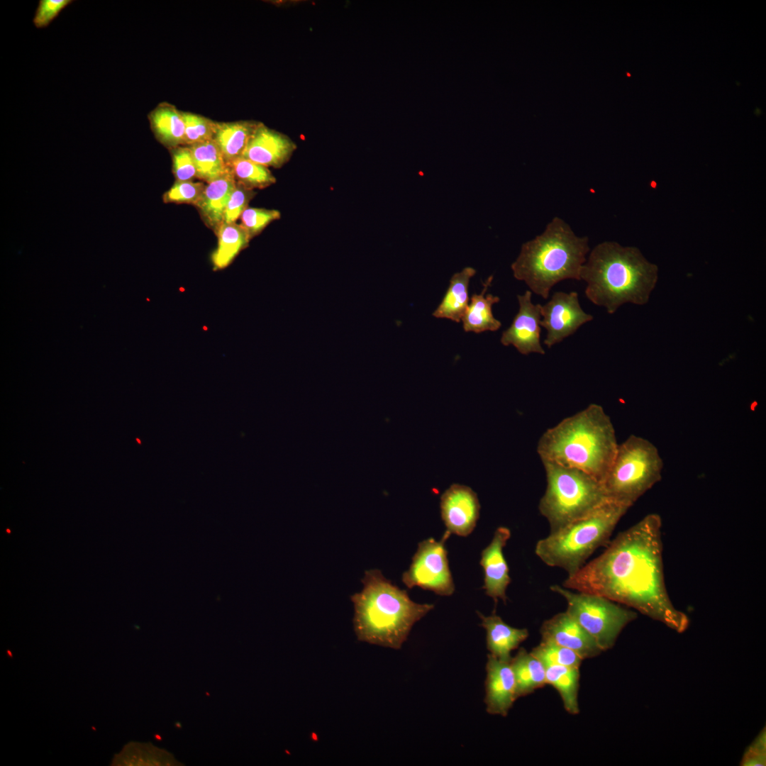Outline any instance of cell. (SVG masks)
<instances>
[{"instance_id":"6da1fadb","label":"cell","mask_w":766,"mask_h":766,"mask_svg":"<svg viewBox=\"0 0 766 766\" xmlns=\"http://www.w3.org/2000/svg\"><path fill=\"white\" fill-rule=\"evenodd\" d=\"M662 519L650 514L619 533L599 556L568 575L563 587L633 608L677 633L689 624L671 601L662 562Z\"/></svg>"},{"instance_id":"7a4b0ae2","label":"cell","mask_w":766,"mask_h":766,"mask_svg":"<svg viewBox=\"0 0 766 766\" xmlns=\"http://www.w3.org/2000/svg\"><path fill=\"white\" fill-rule=\"evenodd\" d=\"M618 445L609 416L602 406L591 404L545 431L537 453L543 462L580 470L602 483Z\"/></svg>"},{"instance_id":"3957f363","label":"cell","mask_w":766,"mask_h":766,"mask_svg":"<svg viewBox=\"0 0 766 766\" xmlns=\"http://www.w3.org/2000/svg\"><path fill=\"white\" fill-rule=\"evenodd\" d=\"M657 267L635 247L603 242L591 251L580 273L585 296L614 313L623 304H646L657 280Z\"/></svg>"},{"instance_id":"277c9868","label":"cell","mask_w":766,"mask_h":766,"mask_svg":"<svg viewBox=\"0 0 766 766\" xmlns=\"http://www.w3.org/2000/svg\"><path fill=\"white\" fill-rule=\"evenodd\" d=\"M362 583V591L350 597L357 640L399 650L413 626L434 605L413 601L406 590L393 584L378 569L366 570Z\"/></svg>"},{"instance_id":"5b68a950","label":"cell","mask_w":766,"mask_h":766,"mask_svg":"<svg viewBox=\"0 0 766 766\" xmlns=\"http://www.w3.org/2000/svg\"><path fill=\"white\" fill-rule=\"evenodd\" d=\"M589 251L588 238L577 236L564 220L555 217L540 235L522 245L511 267L516 279L547 299L560 282L581 280Z\"/></svg>"},{"instance_id":"8992f818","label":"cell","mask_w":766,"mask_h":766,"mask_svg":"<svg viewBox=\"0 0 766 766\" xmlns=\"http://www.w3.org/2000/svg\"><path fill=\"white\" fill-rule=\"evenodd\" d=\"M628 506L609 500L589 514L550 532L535 545V555L547 565L577 572L610 537Z\"/></svg>"},{"instance_id":"52a82bcc","label":"cell","mask_w":766,"mask_h":766,"mask_svg":"<svg viewBox=\"0 0 766 766\" xmlns=\"http://www.w3.org/2000/svg\"><path fill=\"white\" fill-rule=\"evenodd\" d=\"M546 489L538 509L555 531L581 518L609 501L603 484L590 474L575 468L543 462Z\"/></svg>"},{"instance_id":"ba28073f","label":"cell","mask_w":766,"mask_h":766,"mask_svg":"<svg viewBox=\"0 0 766 766\" xmlns=\"http://www.w3.org/2000/svg\"><path fill=\"white\" fill-rule=\"evenodd\" d=\"M662 460L648 440L630 435L617 450L602 484L609 500L629 508L662 478Z\"/></svg>"},{"instance_id":"9c48e42d","label":"cell","mask_w":766,"mask_h":766,"mask_svg":"<svg viewBox=\"0 0 766 766\" xmlns=\"http://www.w3.org/2000/svg\"><path fill=\"white\" fill-rule=\"evenodd\" d=\"M567 601L566 611L593 638L602 652L610 650L623 629L637 618L634 611L606 597L553 585Z\"/></svg>"},{"instance_id":"30bf717a","label":"cell","mask_w":766,"mask_h":766,"mask_svg":"<svg viewBox=\"0 0 766 766\" xmlns=\"http://www.w3.org/2000/svg\"><path fill=\"white\" fill-rule=\"evenodd\" d=\"M450 535L446 531L440 540L429 538L418 543L409 569L402 574L408 588L418 587L440 596L453 594L455 584L445 545Z\"/></svg>"},{"instance_id":"8fae6325","label":"cell","mask_w":766,"mask_h":766,"mask_svg":"<svg viewBox=\"0 0 766 766\" xmlns=\"http://www.w3.org/2000/svg\"><path fill=\"white\" fill-rule=\"evenodd\" d=\"M540 326L547 331L543 343L549 348L593 319L592 315L582 309L576 292H555L550 300L540 305Z\"/></svg>"},{"instance_id":"7c38bea8","label":"cell","mask_w":766,"mask_h":766,"mask_svg":"<svg viewBox=\"0 0 766 766\" xmlns=\"http://www.w3.org/2000/svg\"><path fill=\"white\" fill-rule=\"evenodd\" d=\"M531 298L530 290L517 295L518 311L511 326L503 331L500 341L504 346L513 345L523 355H544L545 351L540 339V304H534Z\"/></svg>"},{"instance_id":"4fadbf2b","label":"cell","mask_w":766,"mask_h":766,"mask_svg":"<svg viewBox=\"0 0 766 766\" xmlns=\"http://www.w3.org/2000/svg\"><path fill=\"white\" fill-rule=\"evenodd\" d=\"M442 520L450 534L466 537L474 529L479 517L480 504L469 487L453 484L440 496Z\"/></svg>"},{"instance_id":"5bb4252c","label":"cell","mask_w":766,"mask_h":766,"mask_svg":"<svg viewBox=\"0 0 766 766\" xmlns=\"http://www.w3.org/2000/svg\"><path fill=\"white\" fill-rule=\"evenodd\" d=\"M510 660L487 655L484 703L486 711L489 714L506 716L518 699Z\"/></svg>"},{"instance_id":"9a60e30c","label":"cell","mask_w":766,"mask_h":766,"mask_svg":"<svg viewBox=\"0 0 766 766\" xmlns=\"http://www.w3.org/2000/svg\"><path fill=\"white\" fill-rule=\"evenodd\" d=\"M540 633L541 640L569 648L582 660L596 657L602 653L593 638L566 611L545 620Z\"/></svg>"},{"instance_id":"2e32d148","label":"cell","mask_w":766,"mask_h":766,"mask_svg":"<svg viewBox=\"0 0 766 766\" xmlns=\"http://www.w3.org/2000/svg\"><path fill=\"white\" fill-rule=\"evenodd\" d=\"M296 149V145L287 135L259 122L241 157L267 167L280 168Z\"/></svg>"},{"instance_id":"e0dca14e","label":"cell","mask_w":766,"mask_h":766,"mask_svg":"<svg viewBox=\"0 0 766 766\" xmlns=\"http://www.w3.org/2000/svg\"><path fill=\"white\" fill-rule=\"evenodd\" d=\"M511 537L506 527H499L490 543L482 551L480 565L484 570L485 594L496 604L499 599L506 601V589L511 582L509 567L504 556L503 548Z\"/></svg>"},{"instance_id":"ac0fdd59","label":"cell","mask_w":766,"mask_h":766,"mask_svg":"<svg viewBox=\"0 0 766 766\" xmlns=\"http://www.w3.org/2000/svg\"><path fill=\"white\" fill-rule=\"evenodd\" d=\"M477 613L481 619V626L486 631L489 654L501 660H510L511 651L518 648L528 638V631L508 625L496 614L487 616L479 611Z\"/></svg>"},{"instance_id":"d6986e66","label":"cell","mask_w":766,"mask_h":766,"mask_svg":"<svg viewBox=\"0 0 766 766\" xmlns=\"http://www.w3.org/2000/svg\"><path fill=\"white\" fill-rule=\"evenodd\" d=\"M235 184L231 172L207 183L199 200L194 205L205 224L214 233L223 223L227 202Z\"/></svg>"},{"instance_id":"ffe728a7","label":"cell","mask_w":766,"mask_h":766,"mask_svg":"<svg viewBox=\"0 0 766 766\" xmlns=\"http://www.w3.org/2000/svg\"><path fill=\"white\" fill-rule=\"evenodd\" d=\"M476 270L466 267L455 273L450 279L448 289L433 316L438 318H447L456 323L462 318L469 305L468 287Z\"/></svg>"},{"instance_id":"44dd1931","label":"cell","mask_w":766,"mask_h":766,"mask_svg":"<svg viewBox=\"0 0 766 766\" xmlns=\"http://www.w3.org/2000/svg\"><path fill=\"white\" fill-rule=\"evenodd\" d=\"M155 138L167 148L184 145L185 125L182 112L173 106L161 103L148 114Z\"/></svg>"},{"instance_id":"7402d4cb","label":"cell","mask_w":766,"mask_h":766,"mask_svg":"<svg viewBox=\"0 0 766 766\" xmlns=\"http://www.w3.org/2000/svg\"><path fill=\"white\" fill-rule=\"evenodd\" d=\"M492 276L483 283V289L480 294H474L470 303L462 318L463 329L465 332L479 333L484 331H496L501 326V323L495 318L492 313V306L498 303L500 299L497 296L485 293L492 281Z\"/></svg>"},{"instance_id":"603a6c76","label":"cell","mask_w":766,"mask_h":766,"mask_svg":"<svg viewBox=\"0 0 766 766\" xmlns=\"http://www.w3.org/2000/svg\"><path fill=\"white\" fill-rule=\"evenodd\" d=\"M259 122H216L213 140L229 165L242 157L248 143Z\"/></svg>"},{"instance_id":"cb8c5ba5","label":"cell","mask_w":766,"mask_h":766,"mask_svg":"<svg viewBox=\"0 0 766 766\" xmlns=\"http://www.w3.org/2000/svg\"><path fill=\"white\" fill-rule=\"evenodd\" d=\"M516 685L517 698L533 693L543 687L546 683L543 664L531 652L519 648L510 660Z\"/></svg>"},{"instance_id":"d4e9b609","label":"cell","mask_w":766,"mask_h":766,"mask_svg":"<svg viewBox=\"0 0 766 766\" xmlns=\"http://www.w3.org/2000/svg\"><path fill=\"white\" fill-rule=\"evenodd\" d=\"M215 233L218 245L211 254V260L213 270H220L227 267L248 246L250 238L245 229L236 222L223 223Z\"/></svg>"},{"instance_id":"484cf974","label":"cell","mask_w":766,"mask_h":766,"mask_svg":"<svg viewBox=\"0 0 766 766\" xmlns=\"http://www.w3.org/2000/svg\"><path fill=\"white\" fill-rule=\"evenodd\" d=\"M544 666L546 683L557 690L565 711L572 715L579 714V667L560 665Z\"/></svg>"},{"instance_id":"4316f807","label":"cell","mask_w":766,"mask_h":766,"mask_svg":"<svg viewBox=\"0 0 766 766\" xmlns=\"http://www.w3.org/2000/svg\"><path fill=\"white\" fill-rule=\"evenodd\" d=\"M196 169V178L210 183L231 172L213 140L189 146Z\"/></svg>"},{"instance_id":"83f0119b","label":"cell","mask_w":766,"mask_h":766,"mask_svg":"<svg viewBox=\"0 0 766 766\" xmlns=\"http://www.w3.org/2000/svg\"><path fill=\"white\" fill-rule=\"evenodd\" d=\"M229 167L235 182L250 190L265 189L277 181L268 167L243 157L233 161Z\"/></svg>"},{"instance_id":"f1b7e54d","label":"cell","mask_w":766,"mask_h":766,"mask_svg":"<svg viewBox=\"0 0 766 766\" xmlns=\"http://www.w3.org/2000/svg\"><path fill=\"white\" fill-rule=\"evenodd\" d=\"M531 652L544 665L579 667L583 660L573 650L546 640H541Z\"/></svg>"},{"instance_id":"f546056e","label":"cell","mask_w":766,"mask_h":766,"mask_svg":"<svg viewBox=\"0 0 766 766\" xmlns=\"http://www.w3.org/2000/svg\"><path fill=\"white\" fill-rule=\"evenodd\" d=\"M185 125L184 145L213 140L216 122L204 116L187 112H182Z\"/></svg>"},{"instance_id":"4dcf8cb0","label":"cell","mask_w":766,"mask_h":766,"mask_svg":"<svg viewBox=\"0 0 766 766\" xmlns=\"http://www.w3.org/2000/svg\"><path fill=\"white\" fill-rule=\"evenodd\" d=\"M281 213L275 209L248 207L241 214V226L250 239L260 234L270 223L279 219Z\"/></svg>"},{"instance_id":"1f68e13d","label":"cell","mask_w":766,"mask_h":766,"mask_svg":"<svg viewBox=\"0 0 766 766\" xmlns=\"http://www.w3.org/2000/svg\"><path fill=\"white\" fill-rule=\"evenodd\" d=\"M206 185L203 182L184 181L176 182L162 196L165 203L190 204L195 205L203 194Z\"/></svg>"},{"instance_id":"d6a6232c","label":"cell","mask_w":766,"mask_h":766,"mask_svg":"<svg viewBox=\"0 0 766 766\" xmlns=\"http://www.w3.org/2000/svg\"><path fill=\"white\" fill-rule=\"evenodd\" d=\"M172 170L177 181H192L196 178V169L192 151L189 146H179L171 149Z\"/></svg>"},{"instance_id":"836d02e7","label":"cell","mask_w":766,"mask_h":766,"mask_svg":"<svg viewBox=\"0 0 766 766\" xmlns=\"http://www.w3.org/2000/svg\"><path fill=\"white\" fill-rule=\"evenodd\" d=\"M255 195L254 190L248 189L236 182L227 202L223 223H235L248 207L249 202Z\"/></svg>"},{"instance_id":"e575fe53","label":"cell","mask_w":766,"mask_h":766,"mask_svg":"<svg viewBox=\"0 0 766 766\" xmlns=\"http://www.w3.org/2000/svg\"><path fill=\"white\" fill-rule=\"evenodd\" d=\"M72 2V0H40L33 18L35 27L47 28Z\"/></svg>"},{"instance_id":"d590c367","label":"cell","mask_w":766,"mask_h":766,"mask_svg":"<svg viewBox=\"0 0 766 766\" xmlns=\"http://www.w3.org/2000/svg\"><path fill=\"white\" fill-rule=\"evenodd\" d=\"M740 765L741 766H765L766 765L765 728L746 748Z\"/></svg>"}]
</instances>
